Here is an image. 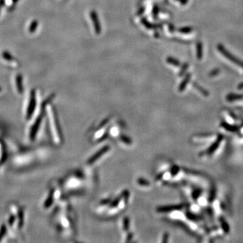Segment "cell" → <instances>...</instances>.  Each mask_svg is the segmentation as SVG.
Returning <instances> with one entry per match:
<instances>
[{
	"instance_id": "cell-1",
	"label": "cell",
	"mask_w": 243,
	"mask_h": 243,
	"mask_svg": "<svg viewBox=\"0 0 243 243\" xmlns=\"http://www.w3.org/2000/svg\"><path fill=\"white\" fill-rule=\"evenodd\" d=\"M52 99V98H49L45 104H43V108H45L46 114L47 116V120L49 123V133L54 143L56 144H59L62 142V135L60 132V128L59 126L58 121L57 119L56 113L51 106H49V103Z\"/></svg>"
},
{
	"instance_id": "cell-2",
	"label": "cell",
	"mask_w": 243,
	"mask_h": 243,
	"mask_svg": "<svg viewBox=\"0 0 243 243\" xmlns=\"http://www.w3.org/2000/svg\"><path fill=\"white\" fill-rule=\"evenodd\" d=\"M128 197L129 194L127 192H124L123 193H122L113 202L109 203V207L107 209L108 211H107L105 214L108 216H112L123 210L126 206Z\"/></svg>"
},
{
	"instance_id": "cell-3",
	"label": "cell",
	"mask_w": 243,
	"mask_h": 243,
	"mask_svg": "<svg viewBox=\"0 0 243 243\" xmlns=\"http://www.w3.org/2000/svg\"><path fill=\"white\" fill-rule=\"evenodd\" d=\"M37 108V98L35 91L32 90L30 92V99L28 101V104L26 111V120H30L34 115L35 111Z\"/></svg>"
},
{
	"instance_id": "cell-4",
	"label": "cell",
	"mask_w": 243,
	"mask_h": 243,
	"mask_svg": "<svg viewBox=\"0 0 243 243\" xmlns=\"http://www.w3.org/2000/svg\"><path fill=\"white\" fill-rule=\"evenodd\" d=\"M217 48H218V51H220L225 58H227L228 60L230 61V62L235 63L236 66H240L241 68L243 69V61L240 60V59L236 58L235 56H234L230 52L228 51L224 45L220 43V44L217 45Z\"/></svg>"
},
{
	"instance_id": "cell-5",
	"label": "cell",
	"mask_w": 243,
	"mask_h": 243,
	"mask_svg": "<svg viewBox=\"0 0 243 243\" xmlns=\"http://www.w3.org/2000/svg\"><path fill=\"white\" fill-rule=\"evenodd\" d=\"M41 121H42V115H39L37 119L35 120L33 124L30 128L29 132V138L31 141H34L37 135V132L40 128Z\"/></svg>"
},
{
	"instance_id": "cell-6",
	"label": "cell",
	"mask_w": 243,
	"mask_h": 243,
	"mask_svg": "<svg viewBox=\"0 0 243 243\" xmlns=\"http://www.w3.org/2000/svg\"><path fill=\"white\" fill-rule=\"evenodd\" d=\"M109 149V147H108V145H107L106 147H105L104 148H102L99 151V152L95 153V154L94 155L91 159H89V160L88 161V163L90 164V165L95 163V162L98 160V159H99L101 157V156H104V155L106 154L107 152H108Z\"/></svg>"
},
{
	"instance_id": "cell-7",
	"label": "cell",
	"mask_w": 243,
	"mask_h": 243,
	"mask_svg": "<svg viewBox=\"0 0 243 243\" xmlns=\"http://www.w3.org/2000/svg\"><path fill=\"white\" fill-rule=\"evenodd\" d=\"M15 82H16V87L18 93L19 94H23L24 92L23 75L20 74H17L15 78Z\"/></svg>"
},
{
	"instance_id": "cell-8",
	"label": "cell",
	"mask_w": 243,
	"mask_h": 243,
	"mask_svg": "<svg viewBox=\"0 0 243 243\" xmlns=\"http://www.w3.org/2000/svg\"><path fill=\"white\" fill-rule=\"evenodd\" d=\"M56 190L54 189V190H52L50 191L49 192V196H48V197L46 199L45 202L44 203V207L45 208H49L53 204L54 201L55 200V197H56Z\"/></svg>"
},
{
	"instance_id": "cell-9",
	"label": "cell",
	"mask_w": 243,
	"mask_h": 243,
	"mask_svg": "<svg viewBox=\"0 0 243 243\" xmlns=\"http://www.w3.org/2000/svg\"><path fill=\"white\" fill-rule=\"evenodd\" d=\"M222 139H223V136L221 135H219L218 139L216 140V141L214 143H213V144H212V145L207 149V151H206V154L211 155L214 151H215L217 149V148L218 147L219 144H220V143H221V141H222Z\"/></svg>"
},
{
	"instance_id": "cell-10",
	"label": "cell",
	"mask_w": 243,
	"mask_h": 243,
	"mask_svg": "<svg viewBox=\"0 0 243 243\" xmlns=\"http://www.w3.org/2000/svg\"><path fill=\"white\" fill-rule=\"evenodd\" d=\"M91 18L93 19V20L94 21V26H95L96 32H97V33L99 34L101 31V28H100L99 20H98L97 14H96V13L95 12H92L91 13Z\"/></svg>"
},
{
	"instance_id": "cell-11",
	"label": "cell",
	"mask_w": 243,
	"mask_h": 243,
	"mask_svg": "<svg viewBox=\"0 0 243 243\" xmlns=\"http://www.w3.org/2000/svg\"><path fill=\"white\" fill-rule=\"evenodd\" d=\"M243 99V95H237V94H234V93H230L228 94L226 96V100L228 101H234L237 100H240Z\"/></svg>"
},
{
	"instance_id": "cell-12",
	"label": "cell",
	"mask_w": 243,
	"mask_h": 243,
	"mask_svg": "<svg viewBox=\"0 0 243 243\" xmlns=\"http://www.w3.org/2000/svg\"><path fill=\"white\" fill-rule=\"evenodd\" d=\"M190 77H191V74H188L187 75L185 76V79L182 80V82H181L180 87H179V91H182L185 90L186 87H187V85L188 84V82H189V80L190 79Z\"/></svg>"
},
{
	"instance_id": "cell-13",
	"label": "cell",
	"mask_w": 243,
	"mask_h": 243,
	"mask_svg": "<svg viewBox=\"0 0 243 243\" xmlns=\"http://www.w3.org/2000/svg\"><path fill=\"white\" fill-rule=\"evenodd\" d=\"M203 44L202 43L198 42L197 44V59L201 60L203 58Z\"/></svg>"
},
{
	"instance_id": "cell-14",
	"label": "cell",
	"mask_w": 243,
	"mask_h": 243,
	"mask_svg": "<svg viewBox=\"0 0 243 243\" xmlns=\"http://www.w3.org/2000/svg\"><path fill=\"white\" fill-rule=\"evenodd\" d=\"M2 57H3V58L4 59V60L10 62H13V61L15 60L14 57H13L12 55L9 53V52H8L6 51H4L3 53H2Z\"/></svg>"
},
{
	"instance_id": "cell-15",
	"label": "cell",
	"mask_w": 243,
	"mask_h": 243,
	"mask_svg": "<svg viewBox=\"0 0 243 243\" xmlns=\"http://www.w3.org/2000/svg\"><path fill=\"white\" fill-rule=\"evenodd\" d=\"M220 224H221V225H222L223 230H224L225 233H228L230 231V228H229L228 224V223L225 222V220L222 218H220Z\"/></svg>"
},
{
	"instance_id": "cell-16",
	"label": "cell",
	"mask_w": 243,
	"mask_h": 243,
	"mask_svg": "<svg viewBox=\"0 0 243 243\" xmlns=\"http://www.w3.org/2000/svg\"><path fill=\"white\" fill-rule=\"evenodd\" d=\"M221 126H222V127H224V128L226 129L227 130L231 131V132H235V131L238 130V128L236 126L229 125L228 124L225 123V122H222V124H221Z\"/></svg>"
},
{
	"instance_id": "cell-17",
	"label": "cell",
	"mask_w": 243,
	"mask_h": 243,
	"mask_svg": "<svg viewBox=\"0 0 243 243\" xmlns=\"http://www.w3.org/2000/svg\"><path fill=\"white\" fill-rule=\"evenodd\" d=\"M39 25V23L37 22L35 20H32L31 22V23H30V25L29 26V32L30 33H33V32L35 31L37 28V27H38Z\"/></svg>"
},
{
	"instance_id": "cell-18",
	"label": "cell",
	"mask_w": 243,
	"mask_h": 243,
	"mask_svg": "<svg viewBox=\"0 0 243 243\" xmlns=\"http://www.w3.org/2000/svg\"><path fill=\"white\" fill-rule=\"evenodd\" d=\"M7 234V228H6V225L3 224L0 228V241L3 239L4 236L6 235Z\"/></svg>"
},
{
	"instance_id": "cell-19",
	"label": "cell",
	"mask_w": 243,
	"mask_h": 243,
	"mask_svg": "<svg viewBox=\"0 0 243 243\" xmlns=\"http://www.w3.org/2000/svg\"><path fill=\"white\" fill-rule=\"evenodd\" d=\"M167 62L170 63V64H172L175 66H180V62H179L178 60L175 59L174 58H172V57H170L167 59Z\"/></svg>"
},
{
	"instance_id": "cell-20",
	"label": "cell",
	"mask_w": 243,
	"mask_h": 243,
	"mask_svg": "<svg viewBox=\"0 0 243 243\" xmlns=\"http://www.w3.org/2000/svg\"><path fill=\"white\" fill-rule=\"evenodd\" d=\"M193 85H194V87H195V88L197 89V90L199 92H201V93H202L203 95H205V96L209 95V93H208V91H206V90H205V89H203V88H202V87H201V86H199V85L197 84V83L194 82V83H193Z\"/></svg>"
},
{
	"instance_id": "cell-21",
	"label": "cell",
	"mask_w": 243,
	"mask_h": 243,
	"mask_svg": "<svg viewBox=\"0 0 243 243\" xmlns=\"http://www.w3.org/2000/svg\"><path fill=\"white\" fill-rule=\"evenodd\" d=\"M6 153L4 151V147L0 143V163H2L4 161V159L5 158Z\"/></svg>"
},
{
	"instance_id": "cell-22",
	"label": "cell",
	"mask_w": 243,
	"mask_h": 243,
	"mask_svg": "<svg viewBox=\"0 0 243 243\" xmlns=\"http://www.w3.org/2000/svg\"><path fill=\"white\" fill-rule=\"evenodd\" d=\"M192 30H193V28H192V27H183V28H180L178 30H179V32H181V33L188 34V33H190V32H191L192 31Z\"/></svg>"
},
{
	"instance_id": "cell-23",
	"label": "cell",
	"mask_w": 243,
	"mask_h": 243,
	"mask_svg": "<svg viewBox=\"0 0 243 243\" xmlns=\"http://www.w3.org/2000/svg\"><path fill=\"white\" fill-rule=\"evenodd\" d=\"M220 73V70L219 68H215L209 72V77H214V76H218Z\"/></svg>"
},
{
	"instance_id": "cell-24",
	"label": "cell",
	"mask_w": 243,
	"mask_h": 243,
	"mask_svg": "<svg viewBox=\"0 0 243 243\" xmlns=\"http://www.w3.org/2000/svg\"><path fill=\"white\" fill-rule=\"evenodd\" d=\"M189 67V64H188L187 63H186L185 64H184V66H183V67L182 68V70H181V72H180V76H181V75H182V74L185 73V72H186V70L187 69V68Z\"/></svg>"
},
{
	"instance_id": "cell-25",
	"label": "cell",
	"mask_w": 243,
	"mask_h": 243,
	"mask_svg": "<svg viewBox=\"0 0 243 243\" xmlns=\"http://www.w3.org/2000/svg\"><path fill=\"white\" fill-rule=\"evenodd\" d=\"M177 1H180V4H182V5H185V4H187L188 3L189 0H177Z\"/></svg>"
},
{
	"instance_id": "cell-26",
	"label": "cell",
	"mask_w": 243,
	"mask_h": 243,
	"mask_svg": "<svg viewBox=\"0 0 243 243\" xmlns=\"http://www.w3.org/2000/svg\"><path fill=\"white\" fill-rule=\"evenodd\" d=\"M4 5V0H0V12H1V10Z\"/></svg>"
},
{
	"instance_id": "cell-27",
	"label": "cell",
	"mask_w": 243,
	"mask_h": 243,
	"mask_svg": "<svg viewBox=\"0 0 243 243\" xmlns=\"http://www.w3.org/2000/svg\"><path fill=\"white\" fill-rule=\"evenodd\" d=\"M238 89H239V90H241V89H243V82L240 83V84L239 85H238Z\"/></svg>"
},
{
	"instance_id": "cell-28",
	"label": "cell",
	"mask_w": 243,
	"mask_h": 243,
	"mask_svg": "<svg viewBox=\"0 0 243 243\" xmlns=\"http://www.w3.org/2000/svg\"><path fill=\"white\" fill-rule=\"evenodd\" d=\"M1 90H2V89H1V87H0V92H1Z\"/></svg>"
}]
</instances>
